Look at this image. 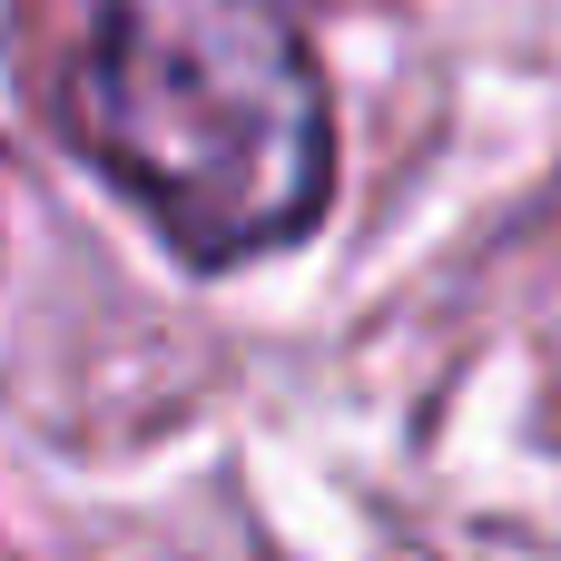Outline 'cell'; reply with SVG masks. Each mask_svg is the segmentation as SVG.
<instances>
[{"label":"cell","mask_w":561,"mask_h":561,"mask_svg":"<svg viewBox=\"0 0 561 561\" xmlns=\"http://www.w3.org/2000/svg\"><path fill=\"white\" fill-rule=\"evenodd\" d=\"M79 128L118 197L197 266L286 247L335 178V108L276 0H99Z\"/></svg>","instance_id":"1"}]
</instances>
